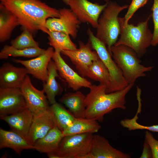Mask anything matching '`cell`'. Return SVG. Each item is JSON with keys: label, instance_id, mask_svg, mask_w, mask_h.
I'll use <instances>...</instances> for the list:
<instances>
[{"label": "cell", "instance_id": "obj_6", "mask_svg": "<svg viewBox=\"0 0 158 158\" xmlns=\"http://www.w3.org/2000/svg\"><path fill=\"white\" fill-rule=\"evenodd\" d=\"M87 33L93 49L97 52L110 74V83L106 89V92L110 93L120 91L126 88L129 84L112 59L106 44L96 37L90 29H87Z\"/></svg>", "mask_w": 158, "mask_h": 158}, {"label": "cell", "instance_id": "obj_12", "mask_svg": "<svg viewBox=\"0 0 158 158\" xmlns=\"http://www.w3.org/2000/svg\"><path fill=\"white\" fill-rule=\"evenodd\" d=\"M27 108L20 88L0 87V116L10 115Z\"/></svg>", "mask_w": 158, "mask_h": 158}, {"label": "cell", "instance_id": "obj_2", "mask_svg": "<svg viewBox=\"0 0 158 158\" xmlns=\"http://www.w3.org/2000/svg\"><path fill=\"white\" fill-rule=\"evenodd\" d=\"M134 84H129L122 90L110 93L106 92L107 86L104 84L92 85L85 96V118L102 122L104 116L114 109H126V96Z\"/></svg>", "mask_w": 158, "mask_h": 158}, {"label": "cell", "instance_id": "obj_4", "mask_svg": "<svg viewBox=\"0 0 158 158\" xmlns=\"http://www.w3.org/2000/svg\"><path fill=\"white\" fill-rule=\"evenodd\" d=\"M110 54L129 84H134L138 78L145 76V73L150 71L153 67L142 65L136 53L124 45L112 46Z\"/></svg>", "mask_w": 158, "mask_h": 158}, {"label": "cell", "instance_id": "obj_24", "mask_svg": "<svg viewBox=\"0 0 158 158\" xmlns=\"http://www.w3.org/2000/svg\"><path fill=\"white\" fill-rule=\"evenodd\" d=\"M48 44L54 51L61 52L63 50H75L77 49L76 45L71 40L70 36L58 31H48Z\"/></svg>", "mask_w": 158, "mask_h": 158}, {"label": "cell", "instance_id": "obj_20", "mask_svg": "<svg viewBox=\"0 0 158 158\" xmlns=\"http://www.w3.org/2000/svg\"><path fill=\"white\" fill-rule=\"evenodd\" d=\"M64 135L57 126L51 129L44 137L37 140L34 145L35 150L47 154L56 152Z\"/></svg>", "mask_w": 158, "mask_h": 158}, {"label": "cell", "instance_id": "obj_19", "mask_svg": "<svg viewBox=\"0 0 158 158\" xmlns=\"http://www.w3.org/2000/svg\"><path fill=\"white\" fill-rule=\"evenodd\" d=\"M9 148L20 154L25 150H35L34 145L19 134L0 128V149Z\"/></svg>", "mask_w": 158, "mask_h": 158}, {"label": "cell", "instance_id": "obj_3", "mask_svg": "<svg viewBox=\"0 0 158 158\" xmlns=\"http://www.w3.org/2000/svg\"><path fill=\"white\" fill-rule=\"evenodd\" d=\"M151 16L150 15L145 21L139 23L136 25L125 23L123 17H119L120 37L114 45L126 46L133 50L140 58L142 57L147 49L151 45L153 34L148 25Z\"/></svg>", "mask_w": 158, "mask_h": 158}, {"label": "cell", "instance_id": "obj_5", "mask_svg": "<svg viewBox=\"0 0 158 158\" xmlns=\"http://www.w3.org/2000/svg\"><path fill=\"white\" fill-rule=\"evenodd\" d=\"M128 6L109 2L99 19L95 36L107 46L110 54L111 47L116 43L121 33L118 15Z\"/></svg>", "mask_w": 158, "mask_h": 158}, {"label": "cell", "instance_id": "obj_31", "mask_svg": "<svg viewBox=\"0 0 158 158\" xmlns=\"http://www.w3.org/2000/svg\"><path fill=\"white\" fill-rule=\"evenodd\" d=\"M151 10L154 30L151 45L155 46L158 44V0H154Z\"/></svg>", "mask_w": 158, "mask_h": 158}, {"label": "cell", "instance_id": "obj_26", "mask_svg": "<svg viewBox=\"0 0 158 158\" xmlns=\"http://www.w3.org/2000/svg\"><path fill=\"white\" fill-rule=\"evenodd\" d=\"M87 77L92 80L99 82L108 87L110 81V77L107 68L99 58L94 61L89 67Z\"/></svg>", "mask_w": 158, "mask_h": 158}, {"label": "cell", "instance_id": "obj_11", "mask_svg": "<svg viewBox=\"0 0 158 158\" xmlns=\"http://www.w3.org/2000/svg\"><path fill=\"white\" fill-rule=\"evenodd\" d=\"M20 89L25 100L28 108L35 114L50 109L48 99L43 90H40L32 85L28 75Z\"/></svg>", "mask_w": 158, "mask_h": 158}, {"label": "cell", "instance_id": "obj_28", "mask_svg": "<svg viewBox=\"0 0 158 158\" xmlns=\"http://www.w3.org/2000/svg\"><path fill=\"white\" fill-rule=\"evenodd\" d=\"M50 109L54 115L57 127L62 131L70 126L76 118L69 110L56 102L51 104Z\"/></svg>", "mask_w": 158, "mask_h": 158}, {"label": "cell", "instance_id": "obj_27", "mask_svg": "<svg viewBox=\"0 0 158 158\" xmlns=\"http://www.w3.org/2000/svg\"><path fill=\"white\" fill-rule=\"evenodd\" d=\"M45 49L39 47L23 49H19L11 45H6L0 52V59H5L9 57H36L43 53Z\"/></svg>", "mask_w": 158, "mask_h": 158}, {"label": "cell", "instance_id": "obj_14", "mask_svg": "<svg viewBox=\"0 0 158 158\" xmlns=\"http://www.w3.org/2000/svg\"><path fill=\"white\" fill-rule=\"evenodd\" d=\"M54 52V48L51 47L47 48L40 55L32 59L26 60L17 59H15L14 61L23 66L27 70L28 74L44 83L47 80L48 66Z\"/></svg>", "mask_w": 158, "mask_h": 158}, {"label": "cell", "instance_id": "obj_32", "mask_svg": "<svg viewBox=\"0 0 158 158\" xmlns=\"http://www.w3.org/2000/svg\"><path fill=\"white\" fill-rule=\"evenodd\" d=\"M148 0H132L130 5L128 6V11L123 17L124 23H128L129 20L135 12L145 4Z\"/></svg>", "mask_w": 158, "mask_h": 158}, {"label": "cell", "instance_id": "obj_35", "mask_svg": "<svg viewBox=\"0 0 158 158\" xmlns=\"http://www.w3.org/2000/svg\"><path fill=\"white\" fill-rule=\"evenodd\" d=\"M65 4L68 5L69 0H61Z\"/></svg>", "mask_w": 158, "mask_h": 158}, {"label": "cell", "instance_id": "obj_36", "mask_svg": "<svg viewBox=\"0 0 158 158\" xmlns=\"http://www.w3.org/2000/svg\"><path fill=\"white\" fill-rule=\"evenodd\" d=\"M106 2V3H107L109 2L110 0H104Z\"/></svg>", "mask_w": 158, "mask_h": 158}, {"label": "cell", "instance_id": "obj_33", "mask_svg": "<svg viewBox=\"0 0 158 158\" xmlns=\"http://www.w3.org/2000/svg\"><path fill=\"white\" fill-rule=\"evenodd\" d=\"M145 133V140L150 148L152 158H158V140L154 138L150 131L147 130Z\"/></svg>", "mask_w": 158, "mask_h": 158}, {"label": "cell", "instance_id": "obj_18", "mask_svg": "<svg viewBox=\"0 0 158 158\" xmlns=\"http://www.w3.org/2000/svg\"><path fill=\"white\" fill-rule=\"evenodd\" d=\"M28 74L25 67L5 63L0 68V87L20 88Z\"/></svg>", "mask_w": 158, "mask_h": 158}, {"label": "cell", "instance_id": "obj_30", "mask_svg": "<svg viewBox=\"0 0 158 158\" xmlns=\"http://www.w3.org/2000/svg\"><path fill=\"white\" fill-rule=\"evenodd\" d=\"M140 111L138 110L135 116L131 119H125L120 122L121 125L124 128H127L129 130H147L152 132H158V125L151 126H145L138 123L136 120L138 118V115Z\"/></svg>", "mask_w": 158, "mask_h": 158}, {"label": "cell", "instance_id": "obj_25", "mask_svg": "<svg viewBox=\"0 0 158 158\" xmlns=\"http://www.w3.org/2000/svg\"><path fill=\"white\" fill-rule=\"evenodd\" d=\"M0 9V41L3 42L10 38L13 30L20 24L13 14L6 10Z\"/></svg>", "mask_w": 158, "mask_h": 158}, {"label": "cell", "instance_id": "obj_1", "mask_svg": "<svg viewBox=\"0 0 158 158\" xmlns=\"http://www.w3.org/2000/svg\"><path fill=\"white\" fill-rule=\"evenodd\" d=\"M0 9L13 14L23 29L32 33L39 30L47 33V20L60 16L59 10L40 0H0Z\"/></svg>", "mask_w": 158, "mask_h": 158}, {"label": "cell", "instance_id": "obj_22", "mask_svg": "<svg viewBox=\"0 0 158 158\" xmlns=\"http://www.w3.org/2000/svg\"><path fill=\"white\" fill-rule=\"evenodd\" d=\"M48 77L47 80L44 83L43 90L46 94L49 102L52 104L56 102V97L60 95L63 89L57 82L56 78H61L57 73V70L54 61L51 59L48 66Z\"/></svg>", "mask_w": 158, "mask_h": 158}, {"label": "cell", "instance_id": "obj_34", "mask_svg": "<svg viewBox=\"0 0 158 158\" xmlns=\"http://www.w3.org/2000/svg\"><path fill=\"white\" fill-rule=\"evenodd\" d=\"M143 150L140 158H152L151 151L148 144L145 140L143 144Z\"/></svg>", "mask_w": 158, "mask_h": 158}, {"label": "cell", "instance_id": "obj_16", "mask_svg": "<svg viewBox=\"0 0 158 158\" xmlns=\"http://www.w3.org/2000/svg\"><path fill=\"white\" fill-rule=\"evenodd\" d=\"M33 116V113L27 108L10 115L0 116V118L7 123L11 130L28 140V134Z\"/></svg>", "mask_w": 158, "mask_h": 158}, {"label": "cell", "instance_id": "obj_23", "mask_svg": "<svg viewBox=\"0 0 158 158\" xmlns=\"http://www.w3.org/2000/svg\"><path fill=\"white\" fill-rule=\"evenodd\" d=\"M101 126L98 121L86 118H76L72 124L62 131L66 136L85 133L93 134L97 132Z\"/></svg>", "mask_w": 158, "mask_h": 158}, {"label": "cell", "instance_id": "obj_21", "mask_svg": "<svg viewBox=\"0 0 158 158\" xmlns=\"http://www.w3.org/2000/svg\"><path fill=\"white\" fill-rule=\"evenodd\" d=\"M85 98L81 92L77 90L65 94L59 101L68 108L75 118H85Z\"/></svg>", "mask_w": 158, "mask_h": 158}, {"label": "cell", "instance_id": "obj_29", "mask_svg": "<svg viewBox=\"0 0 158 158\" xmlns=\"http://www.w3.org/2000/svg\"><path fill=\"white\" fill-rule=\"evenodd\" d=\"M23 29L19 36L11 40V45L19 49L39 47V43L34 40L32 33L26 29Z\"/></svg>", "mask_w": 158, "mask_h": 158}, {"label": "cell", "instance_id": "obj_17", "mask_svg": "<svg viewBox=\"0 0 158 158\" xmlns=\"http://www.w3.org/2000/svg\"><path fill=\"white\" fill-rule=\"evenodd\" d=\"M130 155L113 147L104 137L94 135L88 158H130Z\"/></svg>", "mask_w": 158, "mask_h": 158}, {"label": "cell", "instance_id": "obj_7", "mask_svg": "<svg viewBox=\"0 0 158 158\" xmlns=\"http://www.w3.org/2000/svg\"><path fill=\"white\" fill-rule=\"evenodd\" d=\"M93 134L85 133L65 136L57 151L47 154L49 158H88Z\"/></svg>", "mask_w": 158, "mask_h": 158}, {"label": "cell", "instance_id": "obj_8", "mask_svg": "<svg viewBox=\"0 0 158 158\" xmlns=\"http://www.w3.org/2000/svg\"><path fill=\"white\" fill-rule=\"evenodd\" d=\"M79 48L75 50H63L61 53L68 57L80 75L87 77L89 67L92 62L99 57L92 47L90 40L86 44L81 41H78Z\"/></svg>", "mask_w": 158, "mask_h": 158}, {"label": "cell", "instance_id": "obj_13", "mask_svg": "<svg viewBox=\"0 0 158 158\" xmlns=\"http://www.w3.org/2000/svg\"><path fill=\"white\" fill-rule=\"evenodd\" d=\"M56 126V121L50 107L47 110L33 114L28 134V141L34 145L37 140L44 137Z\"/></svg>", "mask_w": 158, "mask_h": 158}, {"label": "cell", "instance_id": "obj_15", "mask_svg": "<svg viewBox=\"0 0 158 158\" xmlns=\"http://www.w3.org/2000/svg\"><path fill=\"white\" fill-rule=\"evenodd\" d=\"M61 53L54 51L52 59L60 77L67 83L68 87L76 91L82 87L89 88L92 85L91 83L72 69L63 59Z\"/></svg>", "mask_w": 158, "mask_h": 158}, {"label": "cell", "instance_id": "obj_10", "mask_svg": "<svg viewBox=\"0 0 158 158\" xmlns=\"http://www.w3.org/2000/svg\"><path fill=\"white\" fill-rule=\"evenodd\" d=\"M59 17L48 19L46 27L48 30L62 32L75 39L81 23L70 9L66 8L59 10Z\"/></svg>", "mask_w": 158, "mask_h": 158}, {"label": "cell", "instance_id": "obj_9", "mask_svg": "<svg viewBox=\"0 0 158 158\" xmlns=\"http://www.w3.org/2000/svg\"><path fill=\"white\" fill-rule=\"evenodd\" d=\"M107 4L99 5L88 0H69L68 5L81 23H89L96 28L100 16Z\"/></svg>", "mask_w": 158, "mask_h": 158}]
</instances>
